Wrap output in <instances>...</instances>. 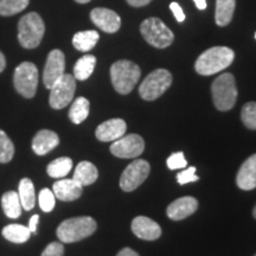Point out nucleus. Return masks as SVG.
<instances>
[{
  "instance_id": "2",
  "label": "nucleus",
  "mask_w": 256,
  "mask_h": 256,
  "mask_svg": "<svg viewBox=\"0 0 256 256\" xmlns=\"http://www.w3.org/2000/svg\"><path fill=\"white\" fill-rule=\"evenodd\" d=\"M98 229L96 220L92 217L81 216L63 220L57 228L56 235L60 242L74 243L89 238Z\"/></svg>"
},
{
  "instance_id": "29",
  "label": "nucleus",
  "mask_w": 256,
  "mask_h": 256,
  "mask_svg": "<svg viewBox=\"0 0 256 256\" xmlns=\"http://www.w3.org/2000/svg\"><path fill=\"white\" fill-rule=\"evenodd\" d=\"M30 0H0V16L10 17L28 8Z\"/></svg>"
},
{
  "instance_id": "8",
  "label": "nucleus",
  "mask_w": 256,
  "mask_h": 256,
  "mask_svg": "<svg viewBox=\"0 0 256 256\" xmlns=\"http://www.w3.org/2000/svg\"><path fill=\"white\" fill-rule=\"evenodd\" d=\"M14 88L26 98L36 95L38 86V69L34 63L23 62L16 68L14 76Z\"/></svg>"
},
{
  "instance_id": "41",
  "label": "nucleus",
  "mask_w": 256,
  "mask_h": 256,
  "mask_svg": "<svg viewBox=\"0 0 256 256\" xmlns=\"http://www.w3.org/2000/svg\"><path fill=\"white\" fill-rule=\"evenodd\" d=\"M5 66H6V60H5V56H4V54H2V51H0V72H2V70L5 69Z\"/></svg>"
},
{
  "instance_id": "24",
  "label": "nucleus",
  "mask_w": 256,
  "mask_h": 256,
  "mask_svg": "<svg viewBox=\"0 0 256 256\" xmlns=\"http://www.w3.org/2000/svg\"><path fill=\"white\" fill-rule=\"evenodd\" d=\"M98 38H100V36H98V31L95 30L78 32L72 38V46L78 51L88 52L98 44Z\"/></svg>"
},
{
  "instance_id": "16",
  "label": "nucleus",
  "mask_w": 256,
  "mask_h": 256,
  "mask_svg": "<svg viewBox=\"0 0 256 256\" xmlns=\"http://www.w3.org/2000/svg\"><path fill=\"white\" fill-rule=\"evenodd\" d=\"M197 209L198 202L196 198L186 196L172 202L166 209V214H168V218L174 220H182L196 212Z\"/></svg>"
},
{
  "instance_id": "10",
  "label": "nucleus",
  "mask_w": 256,
  "mask_h": 256,
  "mask_svg": "<svg viewBox=\"0 0 256 256\" xmlns=\"http://www.w3.org/2000/svg\"><path fill=\"white\" fill-rule=\"evenodd\" d=\"M151 166L146 160L136 159L124 168L120 178V188L124 192H130L139 188L148 177Z\"/></svg>"
},
{
  "instance_id": "7",
  "label": "nucleus",
  "mask_w": 256,
  "mask_h": 256,
  "mask_svg": "<svg viewBox=\"0 0 256 256\" xmlns=\"http://www.w3.org/2000/svg\"><path fill=\"white\" fill-rule=\"evenodd\" d=\"M172 84V75L166 69H156L146 76L139 87V94L144 100L154 101Z\"/></svg>"
},
{
  "instance_id": "43",
  "label": "nucleus",
  "mask_w": 256,
  "mask_h": 256,
  "mask_svg": "<svg viewBox=\"0 0 256 256\" xmlns=\"http://www.w3.org/2000/svg\"><path fill=\"white\" fill-rule=\"evenodd\" d=\"M252 216H254L256 218V206H254V210H252Z\"/></svg>"
},
{
  "instance_id": "9",
  "label": "nucleus",
  "mask_w": 256,
  "mask_h": 256,
  "mask_svg": "<svg viewBox=\"0 0 256 256\" xmlns=\"http://www.w3.org/2000/svg\"><path fill=\"white\" fill-rule=\"evenodd\" d=\"M76 90V78L70 74H64L50 88V106L54 110H63L72 101Z\"/></svg>"
},
{
  "instance_id": "21",
  "label": "nucleus",
  "mask_w": 256,
  "mask_h": 256,
  "mask_svg": "<svg viewBox=\"0 0 256 256\" xmlns=\"http://www.w3.org/2000/svg\"><path fill=\"white\" fill-rule=\"evenodd\" d=\"M2 210H4L5 215L8 218H19L22 215V206L20 200H19L18 192L16 191H8L2 194Z\"/></svg>"
},
{
  "instance_id": "23",
  "label": "nucleus",
  "mask_w": 256,
  "mask_h": 256,
  "mask_svg": "<svg viewBox=\"0 0 256 256\" xmlns=\"http://www.w3.org/2000/svg\"><path fill=\"white\" fill-rule=\"evenodd\" d=\"M18 194L24 210L30 211L34 209V204H36V194H34V186L31 179H22L18 186Z\"/></svg>"
},
{
  "instance_id": "32",
  "label": "nucleus",
  "mask_w": 256,
  "mask_h": 256,
  "mask_svg": "<svg viewBox=\"0 0 256 256\" xmlns=\"http://www.w3.org/2000/svg\"><path fill=\"white\" fill-rule=\"evenodd\" d=\"M40 209L44 211V212H51L55 208V203H56V197L52 191H50L49 188H43L40 192Z\"/></svg>"
},
{
  "instance_id": "30",
  "label": "nucleus",
  "mask_w": 256,
  "mask_h": 256,
  "mask_svg": "<svg viewBox=\"0 0 256 256\" xmlns=\"http://www.w3.org/2000/svg\"><path fill=\"white\" fill-rule=\"evenodd\" d=\"M14 154V146L4 130H0V162L5 164L12 160Z\"/></svg>"
},
{
  "instance_id": "15",
  "label": "nucleus",
  "mask_w": 256,
  "mask_h": 256,
  "mask_svg": "<svg viewBox=\"0 0 256 256\" xmlns=\"http://www.w3.org/2000/svg\"><path fill=\"white\" fill-rule=\"evenodd\" d=\"M127 124L122 119H110L102 122L96 128V138L100 142H115L126 134Z\"/></svg>"
},
{
  "instance_id": "27",
  "label": "nucleus",
  "mask_w": 256,
  "mask_h": 256,
  "mask_svg": "<svg viewBox=\"0 0 256 256\" xmlns=\"http://www.w3.org/2000/svg\"><path fill=\"white\" fill-rule=\"evenodd\" d=\"M2 234L8 241L14 243H25L31 236L30 229L22 224H8L2 229Z\"/></svg>"
},
{
  "instance_id": "40",
  "label": "nucleus",
  "mask_w": 256,
  "mask_h": 256,
  "mask_svg": "<svg viewBox=\"0 0 256 256\" xmlns=\"http://www.w3.org/2000/svg\"><path fill=\"white\" fill-rule=\"evenodd\" d=\"M194 2L200 10H206V0H194Z\"/></svg>"
},
{
  "instance_id": "42",
  "label": "nucleus",
  "mask_w": 256,
  "mask_h": 256,
  "mask_svg": "<svg viewBox=\"0 0 256 256\" xmlns=\"http://www.w3.org/2000/svg\"><path fill=\"white\" fill-rule=\"evenodd\" d=\"M76 2H78V4H87V2H92V0H75Z\"/></svg>"
},
{
  "instance_id": "20",
  "label": "nucleus",
  "mask_w": 256,
  "mask_h": 256,
  "mask_svg": "<svg viewBox=\"0 0 256 256\" xmlns=\"http://www.w3.org/2000/svg\"><path fill=\"white\" fill-rule=\"evenodd\" d=\"M98 177V171L94 164H92L90 162H81L76 166L72 179L82 186H87L95 183Z\"/></svg>"
},
{
  "instance_id": "39",
  "label": "nucleus",
  "mask_w": 256,
  "mask_h": 256,
  "mask_svg": "<svg viewBox=\"0 0 256 256\" xmlns=\"http://www.w3.org/2000/svg\"><path fill=\"white\" fill-rule=\"evenodd\" d=\"M116 256H139V254L130 248H124V249H121V250L119 252V254H118Z\"/></svg>"
},
{
  "instance_id": "3",
  "label": "nucleus",
  "mask_w": 256,
  "mask_h": 256,
  "mask_svg": "<svg viewBox=\"0 0 256 256\" xmlns=\"http://www.w3.org/2000/svg\"><path fill=\"white\" fill-rule=\"evenodd\" d=\"M142 76L139 66L127 60H120L110 66V80L119 94L126 95L133 90Z\"/></svg>"
},
{
  "instance_id": "22",
  "label": "nucleus",
  "mask_w": 256,
  "mask_h": 256,
  "mask_svg": "<svg viewBox=\"0 0 256 256\" xmlns=\"http://www.w3.org/2000/svg\"><path fill=\"white\" fill-rule=\"evenodd\" d=\"M236 0H216L215 20L218 26H226L234 17Z\"/></svg>"
},
{
  "instance_id": "45",
  "label": "nucleus",
  "mask_w": 256,
  "mask_h": 256,
  "mask_svg": "<svg viewBox=\"0 0 256 256\" xmlns=\"http://www.w3.org/2000/svg\"><path fill=\"white\" fill-rule=\"evenodd\" d=\"M254 256H256V254H255V255H254Z\"/></svg>"
},
{
  "instance_id": "1",
  "label": "nucleus",
  "mask_w": 256,
  "mask_h": 256,
  "mask_svg": "<svg viewBox=\"0 0 256 256\" xmlns=\"http://www.w3.org/2000/svg\"><path fill=\"white\" fill-rule=\"evenodd\" d=\"M235 54L230 48L214 46L204 51L194 63V69L200 75L210 76L226 69L234 62Z\"/></svg>"
},
{
  "instance_id": "26",
  "label": "nucleus",
  "mask_w": 256,
  "mask_h": 256,
  "mask_svg": "<svg viewBox=\"0 0 256 256\" xmlns=\"http://www.w3.org/2000/svg\"><path fill=\"white\" fill-rule=\"evenodd\" d=\"M89 110H90V104L86 98H78L72 102L69 110V119L72 124H78L88 118Z\"/></svg>"
},
{
  "instance_id": "11",
  "label": "nucleus",
  "mask_w": 256,
  "mask_h": 256,
  "mask_svg": "<svg viewBox=\"0 0 256 256\" xmlns=\"http://www.w3.org/2000/svg\"><path fill=\"white\" fill-rule=\"evenodd\" d=\"M145 150V142L138 134H128L115 140L110 145V152L118 158L132 159L139 156Z\"/></svg>"
},
{
  "instance_id": "6",
  "label": "nucleus",
  "mask_w": 256,
  "mask_h": 256,
  "mask_svg": "<svg viewBox=\"0 0 256 256\" xmlns=\"http://www.w3.org/2000/svg\"><path fill=\"white\" fill-rule=\"evenodd\" d=\"M140 32L150 46L165 49L174 40V32L166 26L159 18H147L140 25Z\"/></svg>"
},
{
  "instance_id": "33",
  "label": "nucleus",
  "mask_w": 256,
  "mask_h": 256,
  "mask_svg": "<svg viewBox=\"0 0 256 256\" xmlns=\"http://www.w3.org/2000/svg\"><path fill=\"white\" fill-rule=\"evenodd\" d=\"M166 164L170 170H178L185 168L188 166V162L185 159L183 152H177L171 154L166 160Z\"/></svg>"
},
{
  "instance_id": "13",
  "label": "nucleus",
  "mask_w": 256,
  "mask_h": 256,
  "mask_svg": "<svg viewBox=\"0 0 256 256\" xmlns=\"http://www.w3.org/2000/svg\"><path fill=\"white\" fill-rule=\"evenodd\" d=\"M90 19L96 26L107 34H114L121 26L120 16L110 8H94L90 12Z\"/></svg>"
},
{
  "instance_id": "36",
  "label": "nucleus",
  "mask_w": 256,
  "mask_h": 256,
  "mask_svg": "<svg viewBox=\"0 0 256 256\" xmlns=\"http://www.w3.org/2000/svg\"><path fill=\"white\" fill-rule=\"evenodd\" d=\"M170 8H171V11L174 12V17L179 22V23L184 22L185 14H184V12H183V8H180V5H179L178 2H171V5H170Z\"/></svg>"
},
{
  "instance_id": "12",
  "label": "nucleus",
  "mask_w": 256,
  "mask_h": 256,
  "mask_svg": "<svg viewBox=\"0 0 256 256\" xmlns=\"http://www.w3.org/2000/svg\"><path fill=\"white\" fill-rule=\"evenodd\" d=\"M66 69V56L58 49L52 50L48 56L46 68L43 72V82L48 89L54 86L57 80H60L64 75Z\"/></svg>"
},
{
  "instance_id": "14",
  "label": "nucleus",
  "mask_w": 256,
  "mask_h": 256,
  "mask_svg": "<svg viewBox=\"0 0 256 256\" xmlns=\"http://www.w3.org/2000/svg\"><path fill=\"white\" fill-rule=\"evenodd\" d=\"M132 232L136 238L145 241H154L162 235L159 224L145 216H138L132 220Z\"/></svg>"
},
{
  "instance_id": "44",
  "label": "nucleus",
  "mask_w": 256,
  "mask_h": 256,
  "mask_svg": "<svg viewBox=\"0 0 256 256\" xmlns=\"http://www.w3.org/2000/svg\"><path fill=\"white\" fill-rule=\"evenodd\" d=\"M255 38H256V34H255Z\"/></svg>"
},
{
  "instance_id": "4",
  "label": "nucleus",
  "mask_w": 256,
  "mask_h": 256,
  "mask_svg": "<svg viewBox=\"0 0 256 256\" xmlns=\"http://www.w3.org/2000/svg\"><path fill=\"white\" fill-rule=\"evenodd\" d=\"M214 104L220 112L230 110L238 100V87L232 74L226 72L218 76L211 86Z\"/></svg>"
},
{
  "instance_id": "37",
  "label": "nucleus",
  "mask_w": 256,
  "mask_h": 256,
  "mask_svg": "<svg viewBox=\"0 0 256 256\" xmlns=\"http://www.w3.org/2000/svg\"><path fill=\"white\" fill-rule=\"evenodd\" d=\"M40 222V216L38 215H34L28 220V228L30 229V232L32 234H36L37 232V224Z\"/></svg>"
},
{
  "instance_id": "18",
  "label": "nucleus",
  "mask_w": 256,
  "mask_h": 256,
  "mask_svg": "<svg viewBox=\"0 0 256 256\" xmlns=\"http://www.w3.org/2000/svg\"><path fill=\"white\" fill-rule=\"evenodd\" d=\"M52 192L56 198L62 202H72L78 200L83 192V186L74 179H62L56 182L52 186Z\"/></svg>"
},
{
  "instance_id": "34",
  "label": "nucleus",
  "mask_w": 256,
  "mask_h": 256,
  "mask_svg": "<svg viewBox=\"0 0 256 256\" xmlns=\"http://www.w3.org/2000/svg\"><path fill=\"white\" fill-rule=\"evenodd\" d=\"M177 180L180 185L200 180V177L196 174V168L192 166V168H188L186 170H184V171L179 172L177 174Z\"/></svg>"
},
{
  "instance_id": "35",
  "label": "nucleus",
  "mask_w": 256,
  "mask_h": 256,
  "mask_svg": "<svg viewBox=\"0 0 256 256\" xmlns=\"http://www.w3.org/2000/svg\"><path fill=\"white\" fill-rule=\"evenodd\" d=\"M64 255V247L60 242H51L50 244L46 246L40 256H63Z\"/></svg>"
},
{
  "instance_id": "19",
  "label": "nucleus",
  "mask_w": 256,
  "mask_h": 256,
  "mask_svg": "<svg viewBox=\"0 0 256 256\" xmlns=\"http://www.w3.org/2000/svg\"><path fill=\"white\" fill-rule=\"evenodd\" d=\"M60 144V138L55 132L49 130H42L32 140V150L38 156H44L52 151Z\"/></svg>"
},
{
  "instance_id": "28",
  "label": "nucleus",
  "mask_w": 256,
  "mask_h": 256,
  "mask_svg": "<svg viewBox=\"0 0 256 256\" xmlns=\"http://www.w3.org/2000/svg\"><path fill=\"white\" fill-rule=\"evenodd\" d=\"M72 160L68 156H60L51 162L46 168V172L52 178H63L72 171Z\"/></svg>"
},
{
  "instance_id": "17",
  "label": "nucleus",
  "mask_w": 256,
  "mask_h": 256,
  "mask_svg": "<svg viewBox=\"0 0 256 256\" xmlns=\"http://www.w3.org/2000/svg\"><path fill=\"white\" fill-rule=\"evenodd\" d=\"M236 184L241 190L250 191L256 188V153L246 160L238 172Z\"/></svg>"
},
{
  "instance_id": "5",
  "label": "nucleus",
  "mask_w": 256,
  "mask_h": 256,
  "mask_svg": "<svg viewBox=\"0 0 256 256\" xmlns=\"http://www.w3.org/2000/svg\"><path fill=\"white\" fill-rule=\"evenodd\" d=\"M46 25L36 12H30L22 17L18 23V40L25 49H34L43 40Z\"/></svg>"
},
{
  "instance_id": "25",
  "label": "nucleus",
  "mask_w": 256,
  "mask_h": 256,
  "mask_svg": "<svg viewBox=\"0 0 256 256\" xmlns=\"http://www.w3.org/2000/svg\"><path fill=\"white\" fill-rule=\"evenodd\" d=\"M96 66V58L92 55H86L80 58L74 66V78L78 81H84L90 78Z\"/></svg>"
},
{
  "instance_id": "31",
  "label": "nucleus",
  "mask_w": 256,
  "mask_h": 256,
  "mask_svg": "<svg viewBox=\"0 0 256 256\" xmlns=\"http://www.w3.org/2000/svg\"><path fill=\"white\" fill-rule=\"evenodd\" d=\"M241 120L249 130H256V102H248L243 106Z\"/></svg>"
},
{
  "instance_id": "38",
  "label": "nucleus",
  "mask_w": 256,
  "mask_h": 256,
  "mask_svg": "<svg viewBox=\"0 0 256 256\" xmlns=\"http://www.w3.org/2000/svg\"><path fill=\"white\" fill-rule=\"evenodd\" d=\"M152 0H127V2L133 8H142V6L148 5Z\"/></svg>"
}]
</instances>
